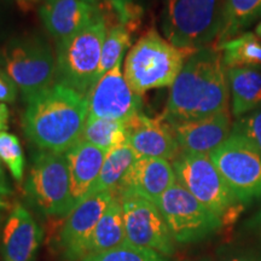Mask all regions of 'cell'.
<instances>
[{
	"instance_id": "cell-18",
	"label": "cell",
	"mask_w": 261,
	"mask_h": 261,
	"mask_svg": "<svg viewBox=\"0 0 261 261\" xmlns=\"http://www.w3.org/2000/svg\"><path fill=\"white\" fill-rule=\"evenodd\" d=\"M39 15L46 31L61 41L81 32L102 14L98 5L85 0H46Z\"/></svg>"
},
{
	"instance_id": "cell-37",
	"label": "cell",
	"mask_w": 261,
	"mask_h": 261,
	"mask_svg": "<svg viewBox=\"0 0 261 261\" xmlns=\"http://www.w3.org/2000/svg\"><path fill=\"white\" fill-rule=\"evenodd\" d=\"M0 179L2 180H8L5 177V173H4V169H3V166H2V161H0Z\"/></svg>"
},
{
	"instance_id": "cell-22",
	"label": "cell",
	"mask_w": 261,
	"mask_h": 261,
	"mask_svg": "<svg viewBox=\"0 0 261 261\" xmlns=\"http://www.w3.org/2000/svg\"><path fill=\"white\" fill-rule=\"evenodd\" d=\"M214 47L221 52L224 65L227 69H261V39L253 33H244Z\"/></svg>"
},
{
	"instance_id": "cell-10",
	"label": "cell",
	"mask_w": 261,
	"mask_h": 261,
	"mask_svg": "<svg viewBox=\"0 0 261 261\" xmlns=\"http://www.w3.org/2000/svg\"><path fill=\"white\" fill-rule=\"evenodd\" d=\"M172 166L179 184L220 218L237 204L236 196L228 188L210 155L180 151L173 160Z\"/></svg>"
},
{
	"instance_id": "cell-42",
	"label": "cell",
	"mask_w": 261,
	"mask_h": 261,
	"mask_svg": "<svg viewBox=\"0 0 261 261\" xmlns=\"http://www.w3.org/2000/svg\"><path fill=\"white\" fill-rule=\"evenodd\" d=\"M201 261H208V260H201Z\"/></svg>"
},
{
	"instance_id": "cell-17",
	"label": "cell",
	"mask_w": 261,
	"mask_h": 261,
	"mask_svg": "<svg viewBox=\"0 0 261 261\" xmlns=\"http://www.w3.org/2000/svg\"><path fill=\"white\" fill-rule=\"evenodd\" d=\"M42 241V230L31 212L17 203L10 212L2 230L4 261H33Z\"/></svg>"
},
{
	"instance_id": "cell-23",
	"label": "cell",
	"mask_w": 261,
	"mask_h": 261,
	"mask_svg": "<svg viewBox=\"0 0 261 261\" xmlns=\"http://www.w3.org/2000/svg\"><path fill=\"white\" fill-rule=\"evenodd\" d=\"M136 160L137 156L135 151L127 143L108 151L102 169H100L99 177L92 189V194L94 192H112L114 195V192L121 184L122 179L125 178Z\"/></svg>"
},
{
	"instance_id": "cell-4",
	"label": "cell",
	"mask_w": 261,
	"mask_h": 261,
	"mask_svg": "<svg viewBox=\"0 0 261 261\" xmlns=\"http://www.w3.org/2000/svg\"><path fill=\"white\" fill-rule=\"evenodd\" d=\"M0 68L25 102L56 84V58L46 39L38 34L16 35L0 44Z\"/></svg>"
},
{
	"instance_id": "cell-1",
	"label": "cell",
	"mask_w": 261,
	"mask_h": 261,
	"mask_svg": "<svg viewBox=\"0 0 261 261\" xmlns=\"http://www.w3.org/2000/svg\"><path fill=\"white\" fill-rule=\"evenodd\" d=\"M228 83L221 52L203 47L191 54L171 86L161 119L168 125L227 112Z\"/></svg>"
},
{
	"instance_id": "cell-19",
	"label": "cell",
	"mask_w": 261,
	"mask_h": 261,
	"mask_svg": "<svg viewBox=\"0 0 261 261\" xmlns=\"http://www.w3.org/2000/svg\"><path fill=\"white\" fill-rule=\"evenodd\" d=\"M106 155V151L89 144L83 139L65 152L69 169L73 207L92 194V189L99 177Z\"/></svg>"
},
{
	"instance_id": "cell-40",
	"label": "cell",
	"mask_w": 261,
	"mask_h": 261,
	"mask_svg": "<svg viewBox=\"0 0 261 261\" xmlns=\"http://www.w3.org/2000/svg\"><path fill=\"white\" fill-rule=\"evenodd\" d=\"M85 2L90 3V4H93V5H98V0H85Z\"/></svg>"
},
{
	"instance_id": "cell-27",
	"label": "cell",
	"mask_w": 261,
	"mask_h": 261,
	"mask_svg": "<svg viewBox=\"0 0 261 261\" xmlns=\"http://www.w3.org/2000/svg\"><path fill=\"white\" fill-rule=\"evenodd\" d=\"M0 161L8 167L16 181L23 180L25 160L19 139L12 133L0 132Z\"/></svg>"
},
{
	"instance_id": "cell-39",
	"label": "cell",
	"mask_w": 261,
	"mask_h": 261,
	"mask_svg": "<svg viewBox=\"0 0 261 261\" xmlns=\"http://www.w3.org/2000/svg\"><path fill=\"white\" fill-rule=\"evenodd\" d=\"M254 221H255V223H256L257 225H259V226L261 227V212H260L259 214L256 215V217H255V219H254Z\"/></svg>"
},
{
	"instance_id": "cell-21",
	"label": "cell",
	"mask_w": 261,
	"mask_h": 261,
	"mask_svg": "<svg viewBox=\"0 0 261 261\" xmlns=\"http://www.w3.org/2000/svg\"><path fill=\"white\" fill-rule=\"evenodd\" d=\"M126 243L125 223H123L122 204L114 197L112 203L98 221L91 237L87 255L107 252ZM86 255V256H87Z\"/></svg>"
},
{
	"instance_id": "cell-5",
	"label": "cell",
	"mask_w": 261,
	"mask_h": 261,
	"mask_svg": "<svg viewBox=\"0 0 261 261\" xmlns=\"http://www.w3.org/2000/svg\"><path fill=\"white\" fill-rule=\"evenodd\" d=\"M223 23L224 0H166L163 35L190 54L217 40Z\"/></svg>"
},
{
	"instance_id": "cell-30",
	"label": "cell",
	"mask_w": 261,
	"mask_h": 261,
	"mask_svg": "<svg viewBox=\"0 0 261 261\" xmlns=\"http://www.w3.org/2000/svg\"><path fill=\"white\" fill-rule=\"evenodd\" d=\"M136 2L137 0H112L110 2V5L120 19V23L128 27L133 21L136 22L142 16L143 10Z\"/></svg>"
},
{
	"instance_id": "cell-36",
	"label": "cell",
	"mask_w": 261,
	"mask_h": 261,
	"mask_svg": "<svg viewBox=\"0 0 261 261\" xmlns=\"http://www.w3.org/2000/svg\"><path fill=\"white\" fill-rule=\"evenodd\" d=\"M4 220H5L4 213H3V211H0V232H2L3 226H4Z\"/></svg>"
},
{
	"instance_id": "cell-43",
	"label": "cell",
	"mask_w": 261,
	"mask_h": 261,
	"mask_svg": "<svg viewBox=\"0 0 261 261\" xmlns=\"http://www.w3.org/2000/svg\"><path fill=\"white\" fill-rule=\"evenodd\" d=\"M32 2H34V0H32Z\"/></svg>"
},
{
	"instance_id": "cell-7",
	"label": "cell",
	"mask_w": 261,
	"mask_h": 261,
	"mask_svg": "<svg viewBox=\"0 0 261 261\" xmlns=\"http://www.w3.org/2000/svg\"><path fill=\"white\" fill-rule=\"evenodd\" d=\"M29 203L47 217H67L73 211L67 156L40 151L33 158L24 184Z\"/></svg>"
},
{
	"instance_id": "cell-24",
	"label": "cell",
	"mask_w": 261,
	"mask_h": 261,
	"mask_svg": "<svg viewBox=\"0 0 261 261\" xmlns=\"http://www.w3.org/2000/svg\"><path fill=\"white\" fill-rule=\"evenodd\" d=\"M261 17V0H224V23L217 45L238 37Z\"/></svg>"
},
{
	"instance_id": "cell-33",
	"label": "cell",
	"mask_w": 261,
	"mask_h": 261,
	"mask_svg": "<svg viewBox=\"0 0 261 261\" xmlns=\"http://www.w3.org/2000/svg\"><path fill=\"white\" fill-rule=\"evenodd\" d=\"M12 194V189L10 187L8 180H2L0 179V196L5 197V196H10Z\"/></svg>"
},
{
	"instance_id": "cell-16",
	"label": "cell",
	"mask_w": 261,
	"mask_h": 261,
	"mask_svg": "<svg viewBox=\"0 0 261 261\" xmlns=\"http://www.w3.org/2000/svg\"><path fill=\"white\" fill-rule=\"evenodd\" d=\"M169 126L172 127L180 151L189 154L211 155L232 133L228 112L203 119L175 122Z\"/></svg>"
},
{
	"instance_id": "cell-13",
	"label": "cell",
	"mask_w": 261,
	"mask_h": 261,
	"mask_svg": "<svg viewBox=\"0 0 261 261\" xmlns=\"http://www.w3.org/2000/svg\"><path fill=\"white\" fill-rule=\"evenodd\" d=\"M114 200L112 192H94L65 217L60 243L65 260L81 261L87 255L89 244L98 221Z\"/></svg>"
},
{
	"instance_id": "cell-34",
	"label": "cell",
	"mask_w": 261,
	"mask_h": 261,
	"mask_svg": "<svg viewBox=\"0 0 261 261\" xmlns=\"http://www.w3.org/2000/svg\"><path fill=\"white\" fill-rule=\"evenodd\" d=\"M228 261H257L255 257L253 256H247V255H242V256H237L233 257V259L228 260Z\"/></svg>"
},
{
	"instance_id": "cell-9",
	"label": "cell",
	"mask_w": 261,
	"mask_h": 261,
	"mask_svg": "<svg viewBox=\"0 0 261 261\" xmlns=\"http://www.w3.org/2000/svg\"><path fill=\"white\" fill-rule=\"evenodd\" d=\"M210 156L237 201L261 197V151L253 143L231 133Z\"/></svg>"
},
{
	"instance_id": "cell-8",
	"label": "cell",
	"mask_w": 261,
	"mask_h": 261,
	"mask_svg": "<svg viewBox=\"0 0 261 261\" xmlns=\"http://www.w3.org/2000/svg\"><path fill=\"white\" fill-rule=\"evenodd\" d=\"M178 243L198 242L217 231L221 218L177 181L155 203Z\"/></svg>"
},
{
	"instance_id": "cell-28",
	"label": "cell",
	"mask_w": 261,
	"mask_h": 261,
	"mask_svg": "<svg viewBox=\"0 0 261 261\" xmlns=\"http://www.w3.org/2000/svg\"><path fill=\"white\" fill-rule=\"evenodd\" d=\"M81 261H167L165 255L155 250L140 248L130 244L122 246L107 250V252L91 254L85 256Z\"/></svg>"
},
{
	"instance_id": "cell-25",
	"label": "cell",
	"mask_w": 261,
	"mask_h": 261,
	"mask_svg": "<svg viewBox=\"0 0 261 261\" xmlns=\"http://www.w3.org/2000/svg\"><path fill=\"white\" fill-rule=\"evenodd\" d=\"M81 139L108 152L127 142V123L117 120L87 116Z\"/></svg>"
},
{
	"instance_id": "cell-41",
	"label": "cell",
	"mask_w": 261,
	"mask_h": 261,
	"mask_svg": "<svg viewBox=\"0 0 261 261\" xmlns=\"http://www.w3.org/2000/svg\"><path fill=\"white\" fill-rule=\"evenodd\" d=\"M104 2H108V3H110V2H112V0H104Z\"/></svg>"
},
{
	"instance_id": "cell-3",
	"label": "cell",
	"mask_w": 261,
	"mask_h": 261,
	"mask_svg": "<svg viewBox=\"0 0 261 261\" xmlns=\"http://www.w3.org/2000/svg\"><path fill=\"white\" fill-rule=\"evenodd\" d=\"M194 54V52H192ZM190 52L172 45L155 28L138 39L127 54L123 76L137 94L172 86Z\"/></svg>"
},
{
	"instance_id": "cell-29",
	"label": "cell",
	"mask_w": 261,
	"mask_h": 261,
	"mask_svg": "<svg viewBox=\"0 0 261 261\" xmlns=\"http://www.w3.org/2000/svg\"><path fill=\"white\" fill-rule=\"evenodd\" d=\"M232 133L247 138L261 151V110L238 117L232 126Z\"/></svg>"
},
{
	"instance_id": "cell-14",
	"label": "cell",
	"mask_w": 261,
	"mask_h": 261,
	"mask_svg": "<svg viewBox=\"0 0 261 261\" xmlns=\"http://www.w3.org/2000/svg\"><path fill=\"white\" fill-rule=\"evenodd\" d=\"M127 144L137 159L174 160L180 154L172 127L165 120L138 114L127 122Z\"/></svg>"
},
{
	"instance_id": "cell-15",
	"label": "cell",
	"mask_w": 261,
	"mask_h": 261,
	"mask_svg": "<svg viewBox=\"0 0 261 261\" xmlns=\"http://www.w3.org/2000/svg\"><path fill=\"white\" fill-rule=\"evenodd\" d=\"M175 182L174 169L167 160L137 159L114 192V197L138 196L156 203Z\"/></svg>"
},
{
	"instance_id": "cell-35",
	"label": "cell",
	"mask_w": 261,
	"mask_h": 261,
	"mask_svg": "<svg viewBox=\"0 0 261 261\" xmlns=\"http://www.w3.org/2000/svg\"><path fill=\"white\" fill-rule=\"evenodd\" d=\"M8 208H9L8 201H6L3 196H0V211H5L8 210Z\"/></svg>"
},
{
	"instance_id": "cell-11",
	"label": "cell",
	"mask_w": 261,
	"mask_h": 261,
	"mask_svg": "<svg viewBox=\"0 0 261 261\" xmlns=\"http://www.w3.org/2000/svg\"><path fill=\"white\" fill-rule=\"evenodd\" d=\"M126 243L155 250L162 255L174 253V238L158 205L138 196H123Z\"/></svg>"
},
{
	"instance_id": "cell-20",
	"label": "cell",
	"mask_w": 261,
	"mask_h": 261,
	"mask_svg": "<svg viewBox=\"0 0 261 261\" xmlns=\"http://www.w3.org/2000/svg\"><path fill=\"white\" fill-rule=\"evenodd\" d=\"M232 114L241 117L261 110V70L254 68L226 69Z\"/></svg>"
},
{
	"instance_id": "cell-31",
	"label": "cell",
	"mask_w": 261,
	"mask_h": 261,
	"mask_svg": "<svg viewBox=\"0 0 261 261\" xmlns=\"http://www.w3.org/2000/svg\"><path fill=\"white\" fill-rule=\"evenodd\" d=\"M18 94V86L12 77L0 68V102L14 103Z\"/></svg>"
},
{
	"instance_id": "cell-2",
	"label": "cell",
	"mask_w": 261,
	"mask_h": 261,
	"mask_svg": "<svg viewBox=\"0 0 261 261\" xmlns=\"http://www.w3.org/2000/svg\"><path fill=\"white\" fill-rule=\"evenodd\" d=\"M87 116V98L56 83L27 102L24 135L42 151L65 154L81 139Z\"/></svg>"
},
{
	"instance_id": "cell-32",
	"label": "cell",
	"mask_w": 261,
	"mask_h": 261,
	"mask_svg": "<svg viewBox=\"0 0 261 261\" xmlns=\"http://www.w3.org/2000/svg\"><path fill=\"white\" fill-rule=\"evenodd\" d=\"M10 110L5 103L0 102V132H5L9 127Z\"/></svg>"
},
{
	"instance_id": "cell-12",
	"label": "cell",
	"mask_w": 261,
	"mask_h": 261,
	"mask_svg": "<svg viewBox=\"0 0 261 261\" xmlns=\"http://www.w3.org/2000/svg\"><path fill=\"white\" fill-rule=\"evenodd\" d=\"M122 61L97 81L87 94L89 116L129 122L140 114L142 97L129 87L121 70Z\"/></svg>"
},
{
	"instance_id": "cell-6",
	"label": "cell",
	"mask_w": 261,
	"mask_h": 261,
	"mask_svg": "<svg viewBox=\"0 0 261 261\" xmlns=\"http://www.w3.org/2000/svg\"><path fill=\"white\" fill-rule=\"evenodd\" d=\"M108 33L100 15L83 31L58 41L56 50V83L87 97L97 83L102 48Z\"/></svg>"
},
{
	"instance_id": "cell-26",
	"label": "cell",
	"mask_w": 261,
	"mask_h": 261,
	"mask_svg": "<svg viewBox=\"0 0 261 261\" xmlns=\"http://www.w3.org/2000/svg\"><path fill=\"white\" fill-rule=\"evenodd\" d=\"M130 46V33L127 25L120 23L108 29L106 40L102 48V57L98 68L97 81L113 69L115 65L122 61L123 55Z\"/></svg>"
},
{
	"instance_id": "cell-38",
	"label": "cell",
	"mask_w": 261,
	"mask_h": 261,
	"mask_svg": "<svg viewBox=\"0 0 261 261\" xmlns=\"http://www.w3.org/2000/svg\"><path fill=\"white\" fill-rule=\"evenodd\" d=\"M255 34H256L257 38L261 39V22H260L259 24L256 25V28H255Z\"/></svg>"
}]
</instances>
